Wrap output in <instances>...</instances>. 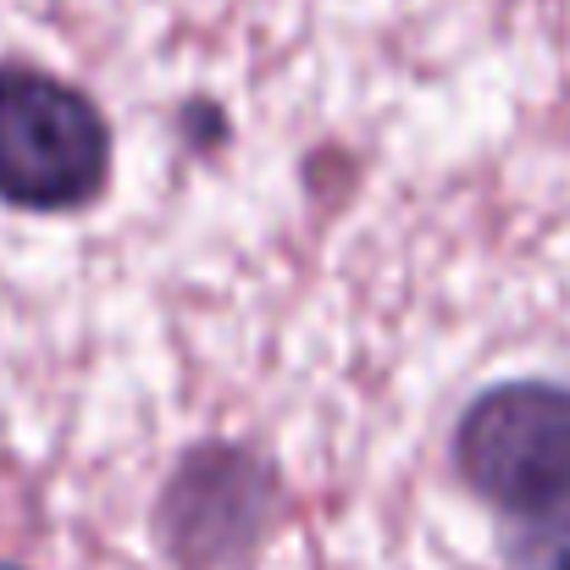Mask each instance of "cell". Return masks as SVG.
<instances>
[{
  "instance_id": "cell-3",
  "label": "cell",
  "mask_w": 570,
  "mask_h": 570,
  "mask_svg": "<svg viewBox=\"0 0 570 570\" xmlns=\"http://www.w3.org/2000/svg\"><path fill=\"white\" fill-rule=\"evenodd\" d=\"M0 570H17V566H0Z\"/></svg>"
},
{
  "instance_id": "cell-1",
  "label": "cell",
  "mask_w": 570,
  "mask_h": 570,
  "mask_svg": "<svg viewBox=\"0 0 570 570\" xmlns=\"http://www.w3.org/2000/svg\"><path fill=\"white\" fill-rule=\"evenodd\" d=\"M454 465L504 521L570 538V387L521 377L476 393L454 426Z\"/></svg>"
},
{
  "instance_id": "cell-4",
  "label": "cell",
  "mask_w": 570,
  "mask_h": 570,
  "mask_svg": "<svg viewBox=\"0 0 570 570\" xmlns=\"http://www.w3.org/2000/svg\"><path fill=\"white\" fill-rule=\"evenodd\" d=\"M560 570H570V560H566V566H560Z\"/></svg>"
},
{
  "instance_id": "cell-2",
  "label": "cell",
  "mask_w": 570,
  "mask_h": 570,
  "mask_svg": "<svg viewBox=\"0 0 570 570\" xmlns=\"http://www.w3.org/2000/svg\"><path fill=\"white\" fill-rule=\"evenodd\" d=\"M111 128L95 100L39 67H0V199L17 210H72L106 189Z\"/></svg>"
}]
</instances>
